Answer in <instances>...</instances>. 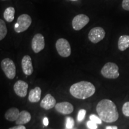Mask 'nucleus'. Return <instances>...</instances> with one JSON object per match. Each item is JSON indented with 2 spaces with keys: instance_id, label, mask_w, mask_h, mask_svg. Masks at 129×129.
Returning <instances> with one entry per match:
<instances>
[{
  "instance_id": "nucleus-1",
  "label": "nucleus",
  "mask_w": 129,
  "mask_h": 129,
  "mask_svg": "<svg viewBox=\"0 0 129 129\" xmlns=\"http://www.w3.org/2000/svg\"><path fill=\"white\" fill-rule=\"evenodd\" d=\"M96 111L99 117L104 122L109 123L115 122L119 117L117 106L109 99L100 101L97 105Z\"/></svg>"
},
{
  "instance_id": "nucleus-2",
  "label": "nucleus",
  "mask_w": 129,
  "mask_h": 129,
  "mask_svg": "<svg viewBox=\"0 0 129 129\" xmlns=\"http://www.w3.org/2000/svg\"><path fill=\"white\" fill-rule=\"evenodd\" d=\"M96 88L92 83L85 81L78 82L71 86L69 91L72 96L79 99H85L94 94Z\"/></svg>"
},
{
  "instance_id": "nucleus-3",
  "label": "nucleus",
  "mask_w": 129,
  "mask_h": 129,
  "mask_svg": "<svg viewBox=\"0 0 129 129\" xmlns=\"http://www.w3.org/2000/svg\"><path fill=\"white\" fill-rule=\"evenodd\" d=\"M101 74L105 78L109 79L117 78L120 75L118 72V67L115 63H106L102 69Z\"/></svg>"
},
{
  "instance_id": "nucleus-4",
  "label": "nucleus",
  "mask_w": 129,
  "mask_h": 129,
  "mask_svg": "<svg viewBox=\"0 0 129 129\" xmlns=\"http://www.w3.org/2000/svg\"><path fill=\"white\" fill-rule=\"evenodd\" d=\"M32 23V19L29 15L27 14H23L19 16L17 19L14 30L17 33H21L25 31L29 28Z\"/></svg>"
},
{
  "instance_id": "nucleus-5",
  "label": "nucleus",
  "mask_w": 129,
  "mask_h": 129,
  "mask_svg": "<svg viewBox=\"0 0 129 129\" xmlns=\"http://www.w3.org/2000/svg\"><path fill=\"white\" fill-rule=\"evenodd\" d=\"M1 69L9 79L13 80L16 77V69L13 61L9 58L3 59L1 62Z\"/></svg>"
},
{
  "instance_id": "nucleus-6",
  "label": "nucleus",
  "mask_w": 129,
  "mask_h": 129,
  "mask_svg": "<svg viewBox=\"0 0 129 129\" xmlns=\"http://www.w3.org/2000/svg\"><path fill=\"white\" fill-rule=\"evenodd\" d=\"M56 48L57 53L63 57H68L71 55V48L69 43L64 38H59L56 43Z\"/></svg>"
},
{
  "instance_id": "nucleus-7",
  "label": "nucleus",
  "mask_w": 129,
  "mask_h": 129,
  "mask_svg": "<svg viewBox=\"0 0 129 129\" xmlns=\"http://www.w3.org/2000/svg\"><path fill=\"white\" fill-rule=\"evenodd\" d=\"M105 31L101 27H95L91 29L88 33V40L91 43L96 44L105 38Z\"/></svg>"
},
{
  "instance_id": "nucleus-8",
  "label": "nucleus",
  "mask_w": 129,
  "mask_h": 129,
  "mask_svg": "<svg viewBox=\"0 0 129 129\" xmlns=\"http://www.w3.org/2000/svg\"><path fill=\"white\" fill-rule=\"evenodd\" d=\"M89 21V17L85 14H78V15L75 16L72 20V27H73L74 30H80L81 29H83L85 25H87Z\"/></svg>"
},
{
  "instance_id": "nucleus-9",
  "label": "nucleus",
  "mask_w": 129,
  "mask_h": 129,
  "mask_svg": "<svg viewBox=\"0 0 129 129\" xmlns=\"http://www.w3.org/2000/svg\"><path fill=\"white\" fill-rule=\"evenodd\" d=\"M31 47L35 53H38L45 47L44 37L41 34H37L32 40Z\"/></svg>"
},
{
  "instance_id": "nucleus-10",
  "label": "nucleus",
  "mask_w": 129,
  "mask_h": 129,
  "mask_svg": "<svg viewBox=\"0 0 129 129\" xmlns=\"http://www.w3.org/2000/svg\"><path fill=\"white\" fill-rule=\"evenodd\" d=\"M28 88V84L22 80L17 81L14 85V92L17 96L22 97V98H23V97L26 96Z\"/></svg>"
},
{
  "instance_id": "nucleus-11",
  "label": "nucleus",
  "mask_w": 129,
  "mask_h": 129,
  "mask_svg": "<svg viewBox=\"0 0 129 129\" xmlns=\"http://www.w3.org/2000/svg\"><path fill=\"white\" fill-rule=\"evenodd\" d=\"M22 68L23 73L26 75H30L33 73L34 68L32 63L31 57L29 56L26 55L22 60Z\"/></svg>"
},
{
  "instance_id": "nucleus-12",
  "label": "nucleus",
  "mask_w": 129,
  "mask_h": 129,
  "mask_svg": "<svg viewBox=\"0 0 129 129\" xmlns=\"http://www.w3.org/2000/svg\"><path fill=\"white\" fill-rule=\"evenodd\" d=\"M55 109L58 112L64 115L71 114L74 111L73 105L68 102L58 103L55 105Z\"/></svg>"
},
{
  "instance_id": "nucleus-13",
  "label": "nucleus",
  "mask_w": 129,
  "mask_h": 129,
  "mask_svg": "<svg viewBox=\"0 0 129 129\" xmlns=\"http://www.w3.org/2000/svg\"><path fill=\"white\" fill-rule=\"evenodd\" d=\"M56 105V100L50 94H47L41 102L40 106L46 110L53 108Z\"/></svg>"
},
{
  "instance_id": "nucleus-14",
  "label": "nucleus",
  "mask_w": 129,
  "mask_h": 129,
  "mask_svg": "<svg viewBox=\"0 0 129 129\" xmlns=\"http://www.w3.org/2000/svg\"><path fill=\"white\" fill-rule=\"evenodd\" d=\"M41 90L39 87L30 90L29 94L28 99L29 102L32 103H36L39 102L41 99Z\"/></svg>"
},
{
  "instance_id": "nucleus-15",
  "label": "nucleus",
  "mask_w": 129,
  "mask_h": 129,
  "mask_svg": "<svg viewBox=\"0 0 129 129\" xmlns=\"http://www.w3.org/2000/svg\"><path fill=\"white\" fill-rule=\"evenodd\" d=\"M31 120V115L28 111H22L20 112L18 118L16 121V124L18 125L25 124L29 122Z\"/></svg>"
},
{
  "instance_id": "nucleus-16",
  "label": "nucleus",
  "mask_w": 129,
  "mask_h": 129,
  "mask_svg": "<svg viewBox=\"0 0 129 129\" xmlns=\"http://www.w3.org/2000/svg\"><path fill=\"white\" fill-rule=\"evenodd\" d=\"M19 114H20V112L18 109L16 108H12L6 111V114H5V117H6V120L8 121H14L17 120Z\"/></svg>"
},
{
  "instance_id": "nucleus-17",
  "label": "nucleus",
  "mask_w": 129,
  "mask_h": 129,
  "mask_svg": "<svg viewBox=\"0 0 129 129\" xmlns=\"http://www.w3.org/2000/svg\"><path fill=\"white\" fill-rule=\"evenodd\" d=\"M118 47L120 51H124L129 47V35H121L118 42Z\"/></svg>"
},
{
  "instance_id": "nucleus-18",
  "label": "nucleus",
  "mask_w": 129,
  "mask_h": 129,
  "mask_svg": "<svg viewBox=\"0 0 129 129\" xmlns=\"http://www.w3.org/2000/svg\"><path fill=\"white\" fill-rule=\"evenodd\" d=\"M15 9L13 7H7L4 12V18L8 22H12L14 19Z\"/></svg>"
},
{
  "instance_id": "nucleus-19",
  "label": "nucleus",
  "mask_w": 129,
  "mask_h": 129,
  "mask_svg": "<svg viewBox=\"0 0 129 129\" xmlns=\"http://www.w3.org/2000/svg\"><path fill=\"white\" fill-rule=\"evenodd\" d=\"M7 34V29L6 23L3 19H0V40H3Z\"/></svg>"
},
{
  "instance_id": "nucleus-20",
  "label": "nucleus",
  "mask_w": 129,
  "mask_h": 129,
  "mask_svg": "<svg viewBox=\"0 0 129 129\" xmlns=\"http://www.w3.org/2000/svg\"><path fill=\"white\" fill-rule=\"evenodd\" d=\"M74 125H75V121L72 117H68L66 118V128H73Z\"/></svg>"
},
{
  "instance_id": "nucleus-21",
  "label": "nucleus",
  "mask_w": 129,
  "mask_h": 129,
  "mask_svg": "<svg viewBox=\"0 0 129 129\" xmlns=\"http://www.w3.org/2000/svg\"><path fill=\"white\" fill-rule=\"evenodd\" d=\"M85 114H86V111L85 109H80L78 112V116H77L78 121L81 122L84 119Z\"/></svg>"
},
{
  "instance_id": "nucleus-22",
  "label": "nucleus",
  "mask_w": 129,
  "mask_h": 129,
  "mask_svg": "<svg viewBox=\"0 0 129 129\" xmlns=\"http://www.w3.org/2000/svg\"><path fill=\"white\" fill-rule=\"evenodd\" d=\"M90 120L92 121L93 122H95L97 124H102V120H101V118L99 117H98V116L94 115V114H91V115H90Z\"/></svg>"
},
{
  "instance_id": "nucleus-23",
  "label": "nucleus",
  "mask_w": 129,
  "mask_h": 129,
  "mask_svg": "<svg viewBox=\"0 0 129 129\" xmlns=\"http://www.w3.org/2000/svg\"><path fill=\"white\" fill-rule=\"evenodd\" d=\"M122 113L126 117H129V102H125L122 106Z\"/></svg>"
},
{
  "instance_id": "nucleus-24",
  "label": "nucleus",
  "mask_w": 129,
  "mask_h": 129,
  "mask_svg": "<svg viewBox=\"0 0 129 129\" xmlns=\"http://www.w3.org/2000/svg\"><path fill=\"white\" fill-rule=\"evenodd\" d=\"M87 125L89 129H97L98 128V125L95 122H93L92 121L90 120L87 122Z\"/></svg>"
},
{
  "instance_id": "nucleus-25",
  "label": "nucleus",
  "mask_w": 129,
  "mask_h": 129,
  "mask_svg": "<svg viewBox=\"0 0 129 129\" xmlns=\"http://www.w3.org/2000/svg\"><path fill=\"white\" fill-rule=\"evenodd\" d=\"M122 7L125 10L129 11V0H123L122 2Z\"/></svg>"
},
{
  "instance_id": "nucleus-26",
  "label": "nucleus",
  "mask_w": 129,
  "mask_h": 129,
  "mask_svg": "<svg viewBox=\"0 0 129 129\" xmlns=\"http://www.w3.org/2000/svg\"><path fill=\"white\" fill-rule=\"evenodd\" d=\"M9 129H26V127L23 125H18L16 126L11 127Z\"/></svg>"
},
{
  "instance_id": "nucleus-27",
  "label": "nucleus",
  "mask_w": 129,
  "mask_h": 129,
  "mask_svg": "<svg viewBox=\"0 0 129 129\" xmlns=\"http://www.w3.org/2000/svg\"><path fill=\"white\" fill-rule=\"evenodd\" d=\"M48 119L47 117H44V119H43V124H44V125L45 126H47L48 125Z\"/></svg>"
},
{
  "instance_id": "nucleus-28",
  "label": "nucleus",
  "mask_w": 129,
  "mask_h": 129,
  "mask_svg": "<svg viewBox=\"0 0 129 129\" xmlns=\"http://www.w3.org/2000/svg\"><path fill=\"white\" fill-rule=\"evenodd\" d=\"M106 129H118V127L117 126H107Z\"/></svg>"
},
{
  "instance_id": "nucleus-29",
  "label": "nucleus",
  "mask_w": 129,
  "mask_h": 129,
  "mask_svg": "<svg viewBox=\"0 0 129 129\" xmlns=\"http://www.w3.org/2000/svg\"><path fill=\"white\" fill-rule=\"evenodd\" d=\"M66 129H76V128H66Z\"/></svg>"
},
{
  "instance_id": "nucleus-30",
  "label": "nucleus",
  "mask_w": 129,
  "mask_h": 129,
  "mask_svg": "<svg viewBox=\"0 0 129 129\" xmlns=\"http://www.w3.org/2000/svg\"><path fill=\"white\" fill-rule=\"evenodd\" d=\"M71 1H77V0H71Z\"/></svg>"
},
{
  "instance_id": "nucleus-31",
  "label": "nucleus",
  "mask_w": 129,
  "mask_h": 129,
  "mask_svg": "<svg viewBox=\"0 0 129 129\" xmlns=\"http://www.w3.org/2000/svg\"><path fill=\"white\" fill-rule=\"evenodd\" d=\"M2 1H4V0H2Z\"/></svg>"
}]
</instances>
